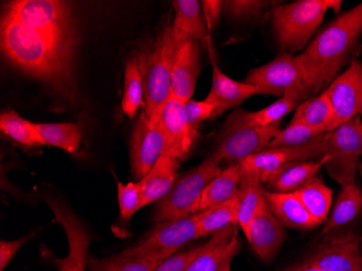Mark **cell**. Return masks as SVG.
<instances>
[{
	"label": "cell",
	"instance_id": "obj_1",
	"mask_svg": "<svg viewBox=\"0 0 362 271\" xmlns=\"http://www.w3.org/2000/svg\"><path fill=\"white\" fill-rule=\"evenodd\" d=\"M0 45L16 71L65 103L76 101L78 28L73 6L61 0H14L4 5Z\"/></svg>",
	"mask_w": 362,
	"mask_h": 271
},
{
	"label": "cell",
	"instance_id": "obj_2",
	"mask_svg": "<svg viewBox=\"0 0 362 271\" xmlns=\"http://www.w3.org/2000/svg\"><path fill=\"white\" fill-rule=\"evenodd\" d=\"M362 35V3L323 26L300 54L316 93L339 76Z\"/></svg>",
	"mask_w": 362,
	"mask_h": 271
},
{
	"label": "cell",
	"instance_id": "obj_3",
	"mask_svg": "<svg viewBox=\"0 0 362 271\" xmlns=\"http://www.w3.org/2000/svg\"><path fill=\"white\" fill-rule=\"evenodd\" d=\"M178 44L172 25L166 26L151 45L134 56L144 79V112L153 120H160L163 108L172 96V69Z\"/></svg>",
	"mask_w": 362,
	"mask_h": 271
},
{
	"label": "cell",
	"instance_id": "obj_4",
	"mask_svg": "<svg viewBox=\"0 0 362 271\" xmlns=\"http://www.w3.org/2000/svg\"><path fill=\"white\" fill-rule=\"evenodd\" d=\"M341 0H298L272 10V28L282 52L294 54L306 48L329 10L339 13Z\"/></svg>",
	"mask_w": 362,
	"mask_h": 271
},
{
	"label": "cell",
	"instance_id": "obj_5",
	"mask_svg": "<svg viewBox=\"0 0 362 271\" xmlns=\"http://www.w3.org/2000/svg\"><path fill=\"white\" fill-rule=\"evenodd\" d=\"M280 130L279 124L268 127L254 125L247 117V111L237 108L226 120L217 138L216 150L211 156L219 163L225 161L239 164L268 149Z\"/></svg>",
	"mask_w": 362,
	"mask_h": 271
},
{
	"label": "cell",
	"instance_id": "obj_6",
	"mask_svg": "<svg viewBox=\"0 0 362 271\" xmlns=\"http://www.w3.org/2000/svg\"><path fill=\"white\" fill-rule=\"evenodd\" d=\"M244 81L253 85L257 95L279 98L290 93H300L307 98L317 95L300 54L281 52L270 62L250 71Z\"/></svg>",
	"mask_w": 362,
	"mask_h": 271
},
{
	"label": "cell",
	"instance_id": "obj_7",
	"mask_svg": "<svg viewBox=\"0 0 362 271\" xmlns=\"http://www.w3.org/2000/svg\"><path fill=\"white\" fill-rule=\"evenodd\" d=\"M221 171V163L211 156L190 172L179 177L170 192L158 202L153 219L156 223H163L194 215L195 207L205 187L218 176Z\"/></svg>",
	"mask_w": 362,
	"mask_h": 271
},
{
	"label": "cell",
	"instance_id": "obj_8",
	"mask_svg": "<svg viewBox=\"0 0 362 271\" xmlns=\"http://www.w3.org/2000/svg\"><path fill=\"white\" fill-rule=\"evenodd\" d=\"M200 238L202 236L197 229V214H194L182 219L158 223L137 243L117 255L160 263L174 255L181 246Z\"/></svg>",
	"mask_w": 362,
	"mask_h": 271
},
{
	"label": "cell",
	"instance_id": "obj_9",
	"mask_svg": "<svg viewBox=\"0 0 362 271\" xmlns=\"http://www.w3.org/2000/svg\"><path fill=\"white\" fill-rule=\"evenodd\" d=\"M362 156V122L359 116L327 132L325 167L343 187L356 183V175Z\"/></svg>",
	"mask_w": 362,
	"mask_h": 271
},
{
	"label": "cell",
	"instance_id": "obj_10",
	"mask_svg": "<svg viewBox=\"0 0 362 271\" xmlns=\"http://www.w3.org/2000/svg\"><path fill=\"white\" fill-rule=\"evenodd\" d=\"M327 154V132L306 146L266 149L240 162L242 174L252 175L262 183L288 163L319 160Z\"/></svg>",
	"mask_w": 362,
	"mask_h": 271
},
{
	"label": "cell",
	"instance_id": "obj_11",
	"mask_svg": "<svg viewBox=\"0 0 362 271\" xmlns=\"http://www.w3.org/2000/svg\"><path fill=\"white\" fill-rule=\"evenodd\" d=\"M330 100L332 120L327 132L359 116L362 111V62L353 59L346 70L325 89Z\"/></svg>",
	"mask_w": 362,
	"mask_h": 271
},
{
	"label": "cell",
	"instance_id": "obj_12",
	"mask_svg": "<svg viewBox=\"0 0 362 271\" xmlns=\"http://www.w3.org/2000/svg\"><path fill=\"white\" fill-rule=\"evenodd\" d=\"M47 204L54 212L57 221L62 226L68 238L69 252L64 258H52V265L59 271H85L91 241L85 224L78 216L62 202L46 197Z\"/></svg>",
	"mask_w": 362,
	"mask_h": 271
},
{
	"label": "cell",
	"instance_id": "obj_13",
	"mask_svg": "<svg viewBox=\"0 0 362 271\" xmlns=\"http://www.w3.org/2000/svg\"><path fill=\"white\" fill-rule=\"evenodd\" d=\"M165 152V137L158 120L140 113L130 140V164L136 178L141 180Z\"/></svg>",
	"mask_w": 362,
	"mask_h": 271
},
{
	"label": "cell",
	"instance_id": "obj_14",
	"mask_svg": "<svg viewBox=\"0 0 362 271\" xmlns=\"http://www.w3.org/2000/svg\"><path fill=\"white\" fill-rule=\"evenodd\" d=\"M160 125L165 137L164 156L185 161L199 140V130L187 120L185 103L170 96L163 108Z\"/></svg>",
	"mask_w": 362,
	"mask_h": 271
},
{
	"label": "cell",
	"instance_id": "obj_15",
	"mask_svg": "<svg viewBox=\"0 0 362 271\" xmlns=\"http://www.w3.org/2000/svg\"><path fill=\"white\" fill-rule=\"evenodd\" d=\"M322 271H361L362 246L353 232L325 240L308 260Z\"/></svg>",
	"mask_w": 362,
	"mask_h": 271
},
{
	"label": "cell",
	"instance_id": "obj_16",
	"mask_svg": "<svg viewBox=\"0 0 362 271\" xmlns=\"http://www.w3.org/2000/svg\"><path fill=\"white\" fill-rule=\"evenodd\" d=\"M204 45L209 50L211 63V88L205 100L216 107V112L214 115L215 118L228 110L239 107L245 100L257 95V89L246 81L230 79L219 69L211 36L207 38Z\"/></svg>",
	"mask_w": 362,
	"mask_h": 271
},
{
	"label": "cell",
	"instance_id": "obj_17",
	"mask_svg": "<svg viewBox=\"0 0 362 271\" xmlns=\"http://www.w3.org/2000/svg\"><path fill=\"white\" fill-rule=\"evenodd\" d=\"M284 240V226L276 219L265 197H262L252 220L247 241L258 258L265 262H270L278 254Z\"/></svg>",
	"mask_w": 362,
	"mask_h": 271
},
{
	"label": "cell",
	"instance_id": "obj_18",
	"mask_svg": "<svg viewBox=\"0 0 362 271\" xmlns=\"http://www.w3.org/2000/svg\"><path fill=\"white\" fill-rule=\"evenodd\" d=\"M201 42L185 40L179 42L172 69V95L186 103L192 99L200 75Z\"/></svg>",
	"mask_w": 362,
	"mask_h": 271
},
{
	"label": "cell",
	"instance_id": "obj_19",
	"mask_svg": "<svg viewBox=\"0 0 362 271\" xmlns=\"http://www.w3.org/2000/svg\"><path fill=\"white\" fill-rule=\"evenodd\" d=\"M241 248L238 230L235 226L215 232L203 244L201 252L187 271H219L228 260H233Z\"/></svg>",
	"mask_w": 362,
	"mask_h": 271
},
{
	"label": "cell",
	"instance_id": "obj_20",
	"mask_svg": "<svg viewBox=\"0 0 362 271\" xmlns=\"http://www.w3.org/2000/svg\"><path fill=\"white\" fill-rule=\"evenodd\" d=\"M264 197L276 219L284 227L300 231H308L320 225L305 209L302 202L294 192H272L266 188Z\"/></svg>",
	"mask_w": 362,
	"mask_h": 271
},
{
	"label": "cell",
	"instance_id": "obj_21",
	"mask_svg": "<svg viewBox=\"0 0 362 271\" xmlns=\"http://www.w3.org/2000/svg\"><path fill=\"white\" fill-rule=\"evenodd\" d=\"M181 161L163 156L141 180L142 207L164 199L172 190L177 179Z\"/></svg>",
	"mask_w": 362,
	"mask_h": 271
},
{
	"label": "cell",
	"instance_id": "obj_22",
	"mask_svg": "<svg viewBox=\"0 0 362 271\" xmlns=\"http://www.w3.org/2000/svg\"><path fill=\"white\" fill-rule=\"evenodd\" d=\"M172 4L175 11L172 28L177 42L194 40L204 45L209 35L203 18L202 4L197 0H175Z\"/></svg>",
	"mask_w": 362,
	"mask_h": 271
},
{
	"label": "cell",
	"instance_id": "obj_23",
	"mask_svg": "<svg viewBox=\"0 0 362 271\" xmlns=\"http://www.w3.org/2000/svg\"><path fill=\"white\" fill-rule=\"evenodd\" d=\"M362 211V190L357 183L346 185L341 188L337 195L334 207L330 215L325 220L321 236L325 240L330 239L335 233L341 231L357 219Z\"/></svg>",
	"mask_w": 362,
	"mask_h": 271
},
{
	"label": "cell",
	"instance_id": "obj_24",
	"mask_svg": "<svg viewBox=\"0 0 362 271\" xmlns=\"http://www.w3.org/2000/svg\"><path fill=\"white\" fill-rule=\"evenodd\" d=\"M325 164V158L288 163L279 169L266 183L268 190L272 192H295L302 188L303 185L316 178Z\"/></svg>",
	"mask_w": 362,
	"mask_h": 271
},
{
	"label": "cell",
	"instance_id": "obj_25",
	"mask_svg": "<svg viewBox=\"0 0 362 271\" xmlns=\"http://www.w3.org/2000/svg\"><path fill=\"white\" fill-rule=\"evenodd\" d=\"M242 171L240 164H230L223 169L218 176L215 177L205 187L200 201L194 209V214L206 211L215 205L221 204L228 200L233 199L239 191L241 183Z\"/></svg>",
	"mask_w": 362,
	"mask_h": 271
},
{
	"label": "cell",
	"instance_id": "obj_26",
	"mask_svg": "<svg viewBox=\"0 0 362 271\" xmlns=\"http://www.w3.org/2000/svg\"><path fill=\"white\" fill-rule=\"evenodd\" d=\"M265 189L264 183L259 179L252 175L242 174L239 187L238 225L241 227L246 239L249 238L252 220L264 197Z\"/></svg>",
	"mask_w": 362,
	"mask_h": 271
},
{
	"label": "cell",
	"instance_id": "obj_27",
	"mask_svg": "<svg viewBox=\"0 0 362 271\" xmlns=\"http://www.w3.org/2000/svg\"><path fill=\"white\" fill-rule=\"evenodd\" d=\"M294 193L320 225L325 223L333 204V191L322 178L317 176Z\"/></svg>",
	"mask_w": 362,
	"mask_h": 271
},
{
	"label": "cell",
	"instance_id": "obj_28",
	"mask_svg": "<svg viewBox=\"0 0 362 271\" xmlns=\"http://www.w3.org/2000/svg\"><path fill=\"white\" fill-rule=\"evenodd\" d=\"M332 120V109L327 91H323L315 97L304 100L295 110L290 123H302L327 132V127Z\"/></svg>",
	"mask_w": 362,
	"mask_h": 271
},
{
	"label": "cell",
	"instance_id": "obj_29",
	"mask_svg": "<svg viewBox=\"0 0 362 271\" xmlns=\"http://www.w3.org/2000/svg\"><path fill=\"white\" fill-rule=\"evenodd\" d=\"M239 191L233 199L197 214V225L201 236L214 234L219 230L238 224Z\"/></svg>",
	"mask_w": 362,
	"mask_h": 271
},
{
	"label": "cell",
	"instance_id": "obj_30",
	"mask_svg": "<svg viewBox=\"0 0 362 271\" xmlns=\"http://www.w3.org/2000/svg\"><path fill=\"white\" fill-rule=\"evenodd\" d=\"M42 144L57 146L69 154H75L81 142V128L77 124H35Z\"/></svg>",
	"mask_w": 362,
	"mask_h": 271
},
{
	"label": "cell",
	"instance_id": "obj_31",
	"mask_svg": "<svg viewBox=\"0 0 362 271\" xmlns=\"http://www.w3.org/2000/svg\"><path fill=\"white\" fill-rule=\"evenodd\" d=\"M308 99L306 96L300 93H290L284 97L279 98L272 105H267L259 111H247V117L254 125L268 127V126L278 125L284 116L298 109V105Z\"/></svg>",
	"mask_w": 362,
	"mask_h": 271
},
{
	"label": "cell",
	"instance_id": "obj_32",
	"mask_svg": "<svg viewBox=\"0 0 362 271\" xmlns=\"http://www.w3.org/2000/svg\"><path fill=\"white\" fill-rule=\"evenodd\" d=\"M144 79L135 57H132L125 64L124 74V95L122 109L129 117H134L144 103Z\"/></svg>",
	"mask_w": 362,
	"mask_h": 271
},
{
	"label": "cell",
	"instance_id": "obj_33",
	"mask_svg": "<svg viewBox=\"0 0 362 271\" xmlns=\"http://www.w3.org/2000/svg\"><path fill=\"white\" fill-rule=\"evenodd\" d=\"M0 129L13 142L26 146H42L35 124L8 110L0 115Z\"/></svg>",
	"mask_w": 362,
	"mask_h": 271
},
{
	"label": "cell",
	"instance_id": "obj_34",
	"mask_svg": "<svg viewBox=\"0 0 362 271\" xmlns=\"http://www.w3.org/2000/svg\"><path fill=\"white\" fill-rule=\"evenodd\" d=\"M325 132L302 123H290L284 129L280 130L272 140L268 149L295 148L306 146L314 142Z\"/></svg>",
	"mask_w": 362,
	"mask_h": 271
},
{
	"label": "cell",
	"instance_id": "obj_35",
	"mask_svg": "<svg viewBox=\"0 0 362 271\" xmlns=\"http://www.w3.org/2000/svg\"><path fill=\"white\" fill-rule=\"evenodd\" d=\"M160 263L138 258H125L114 255L107 258H95L88 255L89 271H154Z\"/></svg>",
	"mask_w": 362,
	"mask_h": 271
},
{
	"label": "cell",
	"instance_id": "obj_36",
	"mask_svg": "<svg viewBox=\"0 0 362 271\" xmlns=\"http://www.w3.org/2000/svg\"><path fill=\"white\" fill-rule=\"evenodd\" d=\"M119 218L123 223H129L133 216L142 209V193L140 183H117Z\"/></svg>",
	"mask_w": 362,
	"mask_h": 271
},
{
	"label": "cell",
	"instance_id": "obj_37",
	"mask_svg": "<svg viewBox=\"0 0 362 271\" xmlns=\"http://www.w3.org/2000/svg\"><path fill=\"white\" fill-rule=\"evenodd\" d=\"M274 4L268 0H227L223 1V13L235 20H251L259 16Z\"/></svg>",
	"mask_w": 362,
	"mask_h": 271
},
{
	"label": "cell",
	"instance_id": "obj_38",
	"mask_svg": "<svg viewBox=\"0 0 362 271\" xmlns=\"http://www.w3.org/2000/svg\"><path fill=\"white\" fill-rule=\"evenodd\" d=\"M185 112H186L189 123L197 127L201 122L209 120V118H214L216 107L205 99L202 101H195V100L191 99L185 103Z\"/></svg>",
	"mask_w": 362,
	"mask_h": 271
},
{
	"label": "cell",
	"instance_id": "obj_39",
	"mask_svg": "<svg viewBox=\"0 0 362 271\" xmlns=\"http://www.w3.org/2000/svg\"><path fill=\"white\" fill-rule=\"evenodd\" d=\"M201 248H202V246L186 250V252L174 254L168 260L160 262L154 271H187L193 260L199 255Z\"/></svg>",
	"mask_w": 362,
	"mask_h": 271
},
{
	"label": "cell",
	"instance_id": "obj_40",
	"mask_svg": "<svg viewBox=\"0 0 362 271\" xmlns=\"http://www.w3.org/2000/svg\"><path fill=\"white\" fill-rule=\"evenodd\" d=\"M202 13L204 18L207 33L211 36V32L216 30L223 13V1L221 0H204L202 1Z\"/></svg>",
	"mask_w": 362,
	"mask_h": 271
},
{
	"label": "cell",
	"instance_id": "obj_41",
	"mask_svg": "<svg viewBox=\"0 0 362 271\" xmlns=\"http://www.w3.org/2000/svg\"><path fill=\"white\" fill-rule=\"evenodd\" d=\"M34 234L30 233L28 236L20 238V239L14 240V241H3L0 242V271L5 270L6 267L10 264L16 253L19 252L20 248L24 246V244L30 239V236Z\"/></svg>",
	"mask_w": 362,
	"mask_h": 271
},
{
	"label": "cell",
	"instance_id": "obj_42",
	"mask_svg": "<svg viewBox=\"0 0 362 271\" xmlns=\"http://www.w3.org/2000/svg\"><path fill=\"white\" fill-rule=\"evenodd\" d=\"M291 271H322L319 269L318 267L314 266L310 263L307 262L305 264L300 265V266L295 267Z\"/></svg>",
	"mask_w": 362,
	"mask_h": 271
},
{
	"label": "cell",
	"instance_id": "obj_43",
	"mask_svg": "<svg viewBox=\"0 0 362 271\" xmlns=\"http://www.w3.org/2000/svg\"><path fill=\"white\" fill-rule=\"evenodd\" d=\"M231 264H233V260H228L219 271H231Z\"/></svg>",
	"mask_w": 362,
	"mask_h": 271
},
{
	"label": "cell",
	"instance_id": "obj_44",
	"mask_svg": "<svg viewBox=\"0 0 362 271\" xmlns=\"http://www.w3.org/2000/svg\"><path fill=\"white\" fill-rule=\"evenodd\" d=\"M358 172H359L360 177H361L362 180V163H360L359 168H358Z\"/></svg>",
	"mask_w": 362,
	"mask_h": 271
},
{
	"label": "cell",
	"instance_id": "obj_45",
	"mask_svg": "<svg viewBox=\"0 0 362 271\" xmlns=\"http://www.w3.org/2000/svg\"><path fill=\"white\" fill-rule=\"evenodd\" d=\"M361 271H362V269H361Z\"/></svg>",
	"mask_w": 362,
	"mask_h": 271
}]
</instances>
